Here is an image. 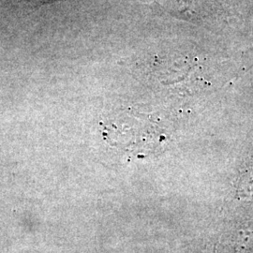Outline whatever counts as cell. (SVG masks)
Listing matches in <instances>:
<instances>
[{"label": "cell", "instance_id": "6da1fadb", "mask_svg": "<svg viewBox=\"0 0 253 253\" xmlns=\"http://www.w3.org/2000/svg\"><path fill=\"white\" fill-rule=\"evenodd\" d=\"M237 194L244 198H253V167L246 170L237 185Z\"/></svg>", "mask_w": 253, "mask_h": 253}, {"label": "cell", "instance_id": "7a4b0ae2", "mask_svg": "<svg viewBox=\"0 0 253 253\" xmlns=\"http://www.w3.org/2000/svg\"><path fill=\"white\" fill-rule=\"evenodd\" d=\"M35 1H37L39 4L42 5V4H48V3H52V2L56 1V0H35Z\"/></svg>", "mask_w": 253, "mask_h": 253}]
</instances>
